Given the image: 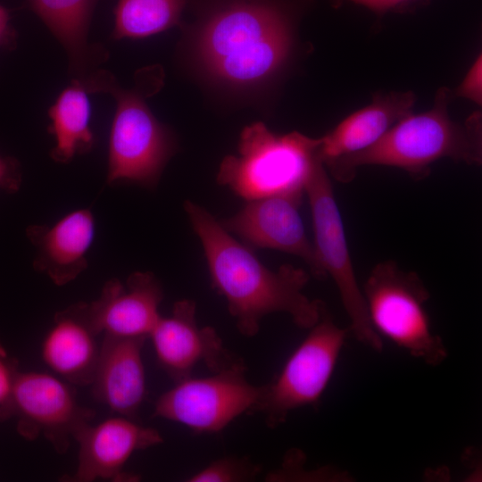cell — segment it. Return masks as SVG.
<instances>
[{"mask_svg":"<svg viewBox=\"0 0 482 482\" xmlns=\"http://www.w3.org/2000/svg\"><path fill=\"white\" fill-rule=\"evenodd\" d=\"M19 372L18 361L0 343V406L9 398Z\"/></svg>","mask_w":482,"mask_h":482,"instance_id":"cb8c5ba5","label":"cell"},{"mask_svg":"<svg viewBox=\"0 0 482 482\" xmlns=\"http://www.w3.org/2000/svg\"><path fill=\"white\" fill-rule=\"evenodd\" d=\"M95 411L82 406L71 384L38 371H20L7 401L0 406V421L15 420L25 439L44 437L59 453L91 423Z\"/></svg>","mask_w":482,"mask_h":482,"instance_id":"30bf717a","label":"cell"},{"mask_svg":"<svg viewBox=\"0 0 482 482\" xmlns=\"http://www.w3.org/2000/svg\"><path fill=\"white\" fill-rule=\"evenodd\" d=\"M362 290L370 321L380 337L428 365L445 362L447 349L432 331L425 307L430 295L416 272L383 261L372 268Z\"/></svg>","mask_w":482,"mask_h":482,"instance_id":"8992f818","label":"cell"},{"mask_svg":"<svg viewBox=\"0 0 482 482\" xmlns=\"http://www.w3.org/2000/svg\"><path fill=\"white\" fill-rule=\"evenodd\" d=\"M163 292L149 271H137L123 283L112 278L100 296L89 303L94 325L102 336L148 338L161 314Z\"/></svg>","mask_w":482,"mask_h":482,"instance_id":"5bb4252c","label":"cell"},{"mask_svg":"<svg viewBox=\"0 0 482 482\" xmlns=\"http://www.w3.org/2000/svg\"><path fill=\"white\" fill-rule=\"evenodd\" d=\"M83 84L72 79L57 96L48 111V130L54 139L51 157L67 163L75 156L86 154L94 145L90 128V102Z\"/></svg>","mask_w":482,"mask_h":482,"instance_id":"ffe728a7","label":"cell"},{"mask_svg":"<svg viewBox=\"0 0 482 482\" xmlns=\"http://www.w3.org/2000/svg\"><path fill=\"white\" fill-rule=\"evenodd\" d=\"M320 138L299 132L277 135L262 122L245 127L238 154L226 156L217 180L246 201L278 194H302L315 169L323 163Z\"/></svg>","mask_w":482,"mask_h":482,"instance_id":"5b68a950","label":"cell"},{"mask_svg":"<svg viewBox=\"0 0 482 482\" xmlns=\"http://www.w3.org/2000/svg\"><path fill=\"white\" fill-rule=\"evenodd\" d=\"M307 195L314 231V250L325 278L334 281L350 320L349 331L361 344L376 352L383 350L382 337L373 328L362 287L353 266L341 213L323 163L309 179Z\"/></svg>","mask_w":482,"mask_h":482,"instance_id":"ba28073f","label":"cell"},{"mask_svg":"<svg viewBox=\"0 0 482 482\" xmlns=\"http://www.w3.org/2000/svg\"><path fill=\"white\" fill-rule=\"evenodd\" d=\"M349 328L338 326L324 304L320 319L292 353L278 376L263 385L256 412L276 428L299 408H317L334 373Z\"/></svg>","mask_w":482,"mask_h":482,"instance_id":"52a82bcc","label":"cell"},{"mask_svg":"<svg viewBox=\"0 0 482 482\" xmlns=\"http://www.w3.org/2000/svg\"><path fill=\"white\" fill-rule=\"evenodd\" d=\"M459 96L473 102L478 105L482 104V55L478 54L461 84L453 92Z\"/></svg>","mask_w":482,"mask_h":482,"instance_id":"603a6c76","label":"cell"},{"mask_svg":"<svg viewBox=\"0 0 482 482\" xmlns=\"http://www.w3.org/2000/svg\"><path fill=\"white\" fill-rule=\"evenodd\" d=\"M74 440L79 444L78 466L67 479L74 482L138 480L137 476L123 470L125 464L135 452L163 441L155 428L120 415L96 424L92 421L79 430Z\"/></svg>","mask_w":482,"mask_h":482,"instance_id":"4fadbf2b","label":"cell"},{"mask_svg":"<svg viewBox=\"0 0 482 482\" xmlns=\"http://www.w3.org/2000/svg\"><path fill=\"white\" fill-rule=\"evenodd\" d=\"M95 234L89 209L72 211L52 225L29 226L26 235L36 249L34 269L55 285L71 282L87 267V254Z\"/></svg>","mask_w":482,"mask_h":482,"instance_id":"2e32d148","label":"cell"},{"mask_svg":"<svg viewBox=\"0 0 482 482\" xmlns=\"http://www.w3.org/2000/svg\"><path fill=\"white\" fill-rule=\"evenodd\" d=\"M302 199V194H278L250 200L239 212L220 223L228 232L253 246L301 258L313 277L323 279L325 275L299 213Z\"/></svg>","mask_w":482,"mask_h":482,"instance_id":"7c38bea8","label":"cell"},{"mask_svg":"<svg viewBox=\"0 0 482 482\" xmlns=\"http://www.w3.org/2000/svg\"><path fill=\"white\" fill-rule=\"evenodd\" d=\"M257 468L247 459L225 457L216 460L195 472L187 479L189 482H237L253 478Z\"/></svg>","mask_w":482,"mask_h":482,"instance_id":"7402d4cb","label":"cell"},{"mask_svg":"<svg viewBox=\"0 0 482 482\" xmlns=\"http://www.w3.org/2000/svg\"><path fill=\"white\" fill-rule=\"evenodd\" d=\"M135 80L133 87L124 88L110 71L98 69L81 83L88 93L111 95L116 103L109 136L107 183L154 187L174 151L170 132L145 102L161 88L162 69L144 68Z\"/></svg>","mask_w":482,"mask_h":482,"instance_id":"277c9868","label":"cell"},{"mask_svg":"<svg viewBox=\"0 0 482 482\" xmlns=\"http://www.w3.org/2000/svg\"><path fill=\"white\" fill-rule=\"evenodd\" d=\"M196 55L215 80L249 88L273 78L292 49V20L274 0H220L204 12Z\"/></svg>","mask_w":482,"mask_h":482,"instance_id":"7a4b0ae2","label":"cell"},{"mask_svg":"<svg viewBox=\"0 0 482 482\" xmlns=\"http://www.w3.org/2000/svg\"><path fill=\"white\" fill-rule=\"evenodd\" d=\"M100 336L89 303H76L55 313L41 344V358L72 386H90L101 351Z\"/></svg>","mask_w":482,"mask_h":482,"instance_id":"9a60e30c","label":"cell"},{"mask_svg":"<svg viewBox=\"0 0 482 482\" xmlns=\"http://www.w3.org/2000/svg\"><path fill=\"white\" fill-rule=\"evenodd\" d=\"M148 338L158 365L174 382L191 377L199 363L218 372L242 362L213 328L197 325L195 303L189 299L176 302L169 317L161 316Z\"/></svg>","mask_w":482,"mask_h":482,"instance_id":"8fae6325","label":"cell"},{"mask_svg":"<svg viewBox=\"0 0 482 482\" xmlns=\"http://www.w3.org/2000/svg\"><path fill=\"white\" fill-rule=\"evenodd\" d=\"M146 338L103 336L91 382L96 401L117 415L135 419L146 394L143 346Z\"/></svg>","mask_w":482,"mask_h":482,"instance_id":"e0dca14e","label":"cell"},{"mask_svg":"<svg viewBox=\"0 0 482 482\" xmlns=\"http://www.w3.org/2000/svg\"><path fill=\"white\" fill-rule=\"evenodd\" d=\"M451 96L448 88H439L430 110L410 113L367 149L326 162V170L337 181L349 183L357 170L367 165L395 167L420 179L441 159L481 164V112H473L463 122L453 120L448 112Z\"/></svg>","mask_w":482,"mask_h":482,"instance_id":"3957f363","label":"cell"},{"mask_svg":"<svg viewBox=\"0 0 482 482\" xmlns=\"http://www.w3.org/2000/svg\"><path fill=\"white\" fill-rule=\"evenodd\" d=\"M15 41V31L11 26L9 12L0 5V48H12Z\"/></svg>","mask_w":482,"mask_h":482,"instance_id":"4316f807","label":"cell"},{"mask_svg":"<svg viewBox=\"0 0 482 482\" xmlns=\"http://www.w3.org/2000/svg\"><path fill=\"white\" fill-rule=\"evenodd\" d=\"M184 209L201 240L212 284L243 336H256L262 320L274 312L289 315L304 329L318 321L325 303L303 294L310 280L306 270L291 264L270 270L207 210L189 200Z\"/></svg>","mask_w":482,"mask_h":482,"instance_id":"6da1fadb","label":"cell"},{"mask_svg":"<svg viewBox=\"0 0 482 482\" xmlns=\"http://www.w3.org/2000/svg\"><path fill=\"white\" fill-rule=\"evenodd\" d=\"M26 1L65 49L72 79L84 81L107 59L103 46L88 42L91 19L99 0Z\"/></svg>","mask_w":482,"mask_h":482,"instance_id":"d6986e66","label":"cell"},{"mask_svg":"<svg viewBox=\"0 0 482 482\" xmlns=\"http://www.w3.org/2000/svg\"><path fill=\"white\" fill-rule=\"evenodd\" d=\"M189 0H119L114 9V39L140 38L164 31L181 21Z\"/></svg>","mask_w":482,"mask_h":482,"instance_id":"44dd1931","label":"cell"},{"mask_svg":"<svg viewBox=\"0 0 482 482\" xmlns=\"http://www.w3.org/2000/svg\"><path fill=\"white\" fill-rule=\"evenodd\" d=\"M21 185V171L18 162L0 155V189L17 192Z\"/></svg>","mask_w":482,"mask_h":482,"instance_id":"484cf974","label":"cell"},{"mask_svg":"<svg viewBox=\"0 0 482 482\" xmlns=\"http://www.w3.org/2000/svg\"><path fill=\"white\" fill-rule=\"evenodd\" d=\"M263 386L245 377L243 362L204 378L188 377L162 394L154 416L195 433H217L244 413L256 412Z\"/></svg>","mask_w":482,"mask_h":482,"instance_id":"9c48e42d","label":"cell"},{"mask_svg":"<svg viewBox=\"0 0 482 482\" xmlns=\"http://www.w3.org/2000/svg\"><path fill=\"white\" fill-rule=\"evenodd\" d=\"M362 5L378 13L402 12L414 10L428 0H345Z\"/></svg>","mask_w":482,"mask_h":482,"instance_id":"d4e9b609","label":"cell"},{"mask_svg":"<svg viewBox=\"0 0 482 482\" xmlns=\"http://www.w3.org/2000/svg\"><path fill=\"white\" fill-rule=\"evenodd\" d=\"M415 101L412 91L375 94L370 104L352 113L320 137L319 155L323 164L374 145L395 124L412 112Z\"/></svg>","mask_w":482,"mask_h":482,"instance_id":"ac0fdd59","label":"cell"}]
</instances>
